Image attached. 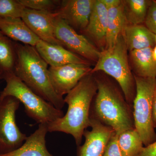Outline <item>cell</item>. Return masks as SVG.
Segmentation results:
<instances>
[{
	"label": "cell",
	"instance_id": "7a4b0ae2",
	"mask_svg": "<svg viewBox=\"0 0 156 156\" xmlns=\"http://www.w3.org/2000/svg\"><path fill=\"white\" fill-rule=\"evenodd\" d=\"M95 76L97 91L91 105L90 118L111 127L118 135L135 128L133 106L128 103L121 89L108 79Z\"/></svg>",
	"mask_w": 156,
	"mask_h": 156
},
{
	"label": "cell",
	"instance_id": "3957f363",
	"mask_svg": "<svg viewBox=\"0 0 156 156\" xmlns=\"http://www.w3.org/2000/svg\"><path fill=\"white\" fill-rule=\"evenodd\" d=\"M14 72L37 95L58 109L64 106L63 97L55 92L50 82L48 65L34 47L15 42Z\"/></svg>",
	"mask_w": 156,
	"mask_h": 156
},
{
	"label": "cell",
	"instance_id": "8992f818",
	"mask_svg": "<svg viewBox=\"0 0 156 156\" xmlns=\"http://www.w3.org/2000/svg\"><path fill=\"white\" fill-rule=\"evenodd\" d=\"M136 94L133 103L134 127L146 146L156 140L153 122V104L156 89V78L134 75Z\"/></svg>",
	"mask_w": 156,
	"mask_h": 156
},
{
	"label": "cell",
	"instance_id": "52a82bcc",
	"mask_svg": "<svg viewBox=\"0 0 156 156\" xmlns=\"http://www.w3.org/2000/svg\"><path fill=\"white\" fill-rule=\"evenodd\" d=\"M20 104L19 101L12 96L0 99V155L17 149L27 138L16 123Z\"/></svg>",
	"mask_w": 156,
	"mask_h": 156
},
{
	"label": "cell",
	"instance_id": "4dcf8cb0",
	"mask_svg": "<svg viewBox=\"0 0 156 156\" xmlns=\"http://www.w3.org/2000/svg\"><path fill=\"white\" fill-rule=\"evenodd\" d=\"M155 41H156V34H155Z\"/></svg>",
	"mask_w": 156,
	"mask_h": 156
},
{
	"label": "cell",
	"instance_id": "4316f807",
	"mask_svg": "<svg viewBox=\"0 0 156 156\" xmlns=\"http://www.w3.org/2000/svg\"><path fill=\"white\" fill-rule=\"evenodd\" d=\"M139 156H156V140L144 147Z\"/></svg>",
	"mask_w": 156,
	"mask_h": 156
},
{
	"label": "cell",
	"instance_id": "44dd1931",
	"mask_svg": "<svg viewBox=\"0 0 156 156\" xmlns=\"http://www.w3.org/2000/svg\"><path fill=\"white\" fill-rule=\"evenodd\" d=\"M118 141L123 156H139L144 147L141 137L135 128L119 134Z\"/></svg>",
	"mask_w": 156,
	"mask_h": 156
},
{
	"label": "cell",
	"instance_id": "f1b7e54d",
	"mask_svg": "<svg viewBox=\"0 0 156 156\" xmlns=\"http://www.w3.org/2000/svg\"><path fill=\"white\" fill-rule=\"evenodd\" d=\"M153 122L154 128H156V89L154 94L153 104Z\"/></svg>",
	"mask_w": 156,
	"mask_h": 156
},
{
	"label": "cell",
	"instance_id": "603a6c76",
	"mask_svg": "<svg viewBox=\"0 0 156 156\" xmlns=\"http://www.w3.org/2000/svg\"><path fill=\"white\" fill-rule=\"evenodd\" d=\"M25 9L18 0H0V17L21 18Z\"/></svg>",
	"mask_w": 156,
	"mask_h": 156
},
{
	"label": "cell",
	"instance_id": "7c38bea8",
	"mask_svg": "<svg viewBox=\"0 0 156 156\" xmlns=\"http://www.w3.org/2000/svg\"><path fill=\"white\" fill-rule=\"evenodd\" d=\"M21 18L40 40L52 44L62 46L54 34L56 15L54 12L36 11L25 8Z\"/></svg>",
	"mask_w": 156,
	"mask_h": 156
},
{
	"label": "cell",
	"instance_id": "2e32d148",
	"mask_svg": "<svg viewBox=\"0 0 156 156\" xmlns=\"http://www.w3.org/2000/svg\"><path fill=\"white\" fill-rule=\"evenodd\" d=\"M0 30L12 41L23 44L35 47L41 40L21 18L0 17Z\"/></svg>",
	"mask_w": 156,
	"mask_h": 156
},
{
	"label": "cell",
	"instance_id": "83f0119b",
	"mask_svg": "<svg viewBox=\"0 0 156 156\" xmlns=\"http://www.w3.org/2000/svg\"><path fill=\"white\" fill-rule=\"evenodd\" d=\"M108 10L118 7L122 4L121 0H100Z\"/></svg>",
	"mask_w": 156,
	"mask_h": 156
},
{
	"label": "cell",
	"instance_id": "7402d4cb",
	"mask_svg": "<svg viewBox=\"0 0 156 156\" xmlns=\"http://www.w3.org/2000/svg\"><path fill=\"white\" fill-rule=\"evenodd\" d=\"M15 43L0 30V74L14 71L16 60Z\"/></svg>",
	"mask_w": 156,
	"mask_h": 156
},
{
	"label": "cell",
	"instance_id": "d6986e66",
	"mask_svg": "<svg viewBox=\"0 0 156 156\" xmlns=\"http://www.w3.org/2000/svg\"><path fill=\"white\" fill-rule=\"evenodd\" d=\"M127 24L122 1L119 6L108 10L107 30L104 49L111 48L115 45Z\"/></svg>",
	"mask_w": 156,
	"mask_h": 156
},
{
	"label": "cell",
	"instance_id": "4fadbf2b",
	"mask_svg": "<svg viewBox=\"0 0 156 156\" xmlns=\"http://www.w3.org/2000/svg\"><path fill=\"white\" fill-rule=\"evenodd\" d=\"M35 48L50 67H59L71 64L90 66V62L87 59L59 45L52 44L40 40Z\"/></svg>",
	"mask_w": 156,
	"mask_h": 156
},
{
	"label": "cell",
	"instance_id": "5bb4252c",
	"mask_svg": "<svg viewBox=\"0 0 156 156\" xmlns=\"http://www.w3.org/2000/svg\"><path fill=\"white\" fill-rule=\"evenodd\" d=\"M48 132V125L40 124L38 128L27 136L20 147L0 156H54L46 146V136Z\"/></svg>",
	"mask_w": 156,
	"mask_h": 156
},
{
	"label": "cell",
	"instance_id": "cb8c5ba5",
	"mask_svg": "<svg viewBox=\"0 0 156 156\" xmlns=\"http://www.w3.org/2000/svg\"><path fill=\"white\" fill-rule=\"evenodd\" d=\"M24 8L38 11L54 12L61 1L56 0H18Z\"/></svg>",
	"mask_w": 156,
	"mask_h": 156
},
{
	"label": "cell",
	"instance_id": "5b68a950",
	"mask_svg": "<svg viewBox=\"0 0 156 156\" xmlns=\"http://www.w3.org/2000/svg\"><path fill=\"white\" fill-rule=\"evenodd\" d=\"M128 52L121 33L112 47L101 51L91 73L103 72L113 78L119 84L128 103L133 106L136 94V84L134 75L129 66Z\"/></svg>",
	"mask_w": 156,
	"mask_h": 156
},
{
	"label": "cell",
	"instance_id": "6da1fadb",
	"mask_svg": "<svg viewBox=\"0 0 156 156\" xmlns=\"http://www.w3.org/2000/svg\"><path fill=\"white\" fill-rule=\"evenodd\" d=\"M97 91L95 76L89 73L66 95L64 100L67 111L63 117L48 125V132L70 134L76 145H80L84 131L90 127V109Z\"/></svg>",
	"mask_w": 156,
	"mask_h": 156
},
{
	"label": "cell",
	"instance_id": "484cf974",
	"mask_svg": "<svg viewBox=\"0 0 156 156\" xmlns=\"http://www.w3.org/2000/svg\"><path fill=\"white\" fill-rule=\"evenodd\" d=\"M118 135L115 134L107 144L103 156H123L118 144Z\"/></svg>",
	"mask_w": 156,
	"mask_h": 156
},
{
	"label": "cell",
	"instance_id": "d4e9b609",
	"mask_svg": "<svg viewBox=\"0 0 156 156\" xmlns=\"http://www.w3.org/2000/svg\"><path fill=\"white\" fill-rule=\"evenodd\" d=\"M146 27L154 34H156V1H152L146 18Z\"/></svg>",
	"mask_w": 156,
	"mask_h": 156
},
{
	"label": "cell",
	"instance_id": "ba28073f",
	"mask_svg": "<svg viewBox=\"0 0 156 156\" xmlns=\"http://www.w3.org/2000/svg\"><path fill=\"white\" fill-rule=\"evenodd\" d=\"M54 34L62 47L88 61L97 62L99 51L83 35L77 32L61 18L56 17Z\"/></svg>",
	"mask_w": 156,
	"mask_h": 156
},
{
	"label": "cell",
	"instance_id": "277c9868",
	"mask_svg": "<svg viewBox=\"0 0 156 156\" xmlns=\"http://www.w3.org/2000/svg\"><path fill=\"white\" fill-rule=\"evenodd\" d=\"M0 79L6 86L0 93V99L12 96L17 98L24 107L27 115L39 125H48L64 116L62 110L43 99L20 80L14 72L3 73Z\"/></svg>",
	"mask_w": 156,
	"mask_h": 156
},
{
	"label": "cell",
	"instance_id": "f546056e",
	"mask_svg": "<svg viewBox=\"0 0 156 156\" xmlns=\"http://www.w3.org/2000/svg\"><path fill=\"white\" fill-rule=\"evenodd\" d=\"M152 54L154 59L155 61L156 62V44L155 46L153 48Z\"/></svg>",
	"mask_w": 156,
	"mask_h": 156
},
{
	"label": "cell",
	"instance_id": "9c48e42d",
	"mask_svg": "<svg viewBox=\"0 0 156 156\" xmlns=\"http://www.w3.org/2000/svg\"><path fill=\"white\" fill-rule=\"evenodd\" d=\"M90 66L68 64L49 68V77L54 90L59 96L67 95L82 78L91 72Z\"/></svg>",
	"mask_w": 156,
	"mask_h": 156
},
{
	"label": "cell",
	"instance_id": "ac0fdd59",
	"mask_svg": "<svg viewBox=\"0 0 156 156\" xmlns=\"http://www.w3.org/2000/svg\"><path fill=\"white\" fill-rule=\"evenodd\" d=\"M153 48L130 52L134 75L143 78H156V62L152 54Z\"/></svg>",
	"mask_w": 156,
	"mask_h": 156
},
{
	"label": "cell",
	"instance_id": "8fae6325",
	"mask_svg": "<svg viewBox=\"0 0 156 156\" xmlns=\"http://www.w3.org/2000/svg\"><path fill=\"white\" fill-rule=\"evenodd\" d=\"M94 2V0L61 1L54 13L76 31L83 32L88 25Z\"/></svg>",
	"mask_w": 156,
	"mask_h": 156
},
{
	"label": "cell",
	"instance_id": "ffe728a7",
	"mask_svg": "<svg viewBox=\"0 0 156 156\" xmlns=\"http://www.w3.org/2000/svg\"><path fill=\"white\" fill-rule=\"evenodd\" d=\"M151 2V0L123 1L127 24L139 25L144 23Z\"/></svg>",
	"mask_w": 156,
	"mask_h": 156
},
{
	"label": "cell",
	"instance_id": "9a60e30c",
	"mask_svg": "<svg viewBox=\"0 0 156 156\" xmlns=\"http://www.w3.org/2000/svg\"><path fill=\"white\" fill-rule=\"evenodd\" d=\"M108 10L100 0H94L89 23L84 33L99 45H105Z\"/></svg>",
	"mask_w": 156,
	"mask_h": 156
},
{
	"label": "cell",
	"instance_id": "30bf717a",
	"mask_svg": "<svg viewBox=\"0 0 156 156\" xmlns=\"http://www.w3.org/2000/svg\"><path fill=\"white\" fill-rule=\"evenodd\" d=\"M90 118L91 130L84 131L85 142L78 146L77 156H103L108 143L115 133L98 120Z\"/></svg>",
	"mask_w": 156,
	"mask_h": 156
},
{
	"label": "cell",
	"instance_id": "e0dca14e",
	"mask_svg": "<svg viewBox=\"0 0 156 156\" xmlns=\"http://www.w3.org/2000/svg\"><path fill=\"white\" fill-rule=\"evenodd\" d=\"M128 51L153 48L155 46V34L143 24L125 27L122 33Z\"/></svg>",
	"mask_w": 156,
	"mask_h": 156
}]
</instances>
